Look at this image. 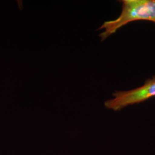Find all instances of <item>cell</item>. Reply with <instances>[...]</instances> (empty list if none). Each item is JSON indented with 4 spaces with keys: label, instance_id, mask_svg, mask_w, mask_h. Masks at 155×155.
Here are the masks:
<instances>
[{
    "label": "cell",
    "instance_id": "obj_2",
    "mask_svg": "<svg viewBox=\"0 0 155 155\" xmlns=\"http://www.w3.org/2000/svg\"><path fill=\"white\" fill-rule=\"evenodd\" d=\"M113 98L105 102L106 107L119 111L128 106L143 102L155 97V76L145 81L143 86L128 91H116Z\"/></svg>",
    "mask_w": 155,
    "mask_h": 155
},
{
    "label": "cell",
    "instance_id": "obj_1",
    "mask_svg": "<svg viewBox=\"0 0 155 155\" xmlns=\"http://www.w3.org/2000/svg\"><path fill=\"white\" fill-rule=\"evenodd\" d=\"M122 11L116 20L104 22L98 30L104 29L100 33L101 41L116 32L120 28L135 21L155 22V0H122Z\"/></svg>",
    "mask_w": 155,
    "mask_h": 155
}]
</instances>
